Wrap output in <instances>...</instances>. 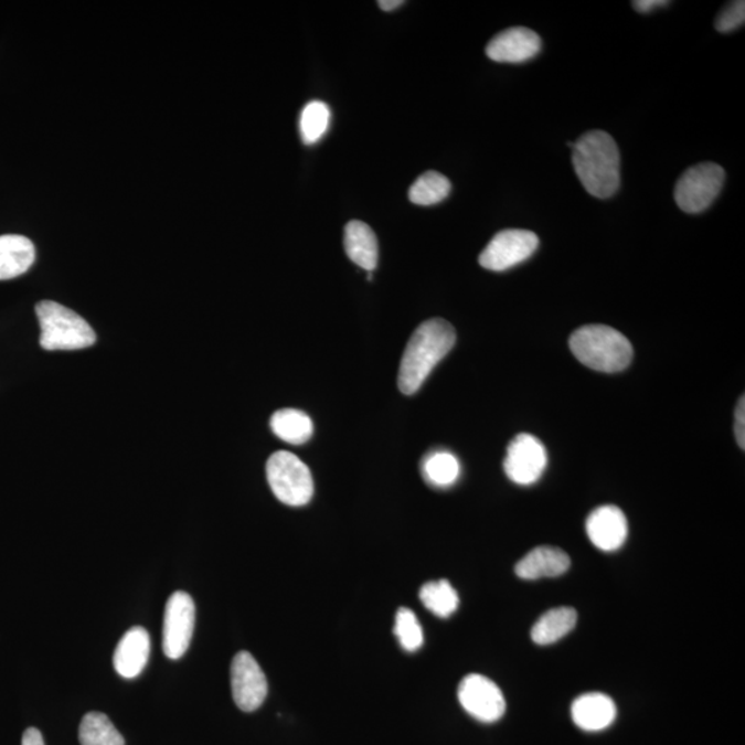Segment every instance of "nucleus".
I'll use <instances>...</instances> for the list:
<instances>
[{"instance_id": "obj_1", "label": "nucleus", "mask_w": 745, "mask_h": 745, "mask_svg": "<svg viewBox=\"0 0 745 745\" xmlns=\"http://www.w3.org/2000/svg\"><path fill=\"white\" fill-rule=\"evenodd\" d=\"M456 344V330L444 319L434 318L418 326L403 352L397 386L402 394L413 395L441 359Z\"/></svg>"}, {"instance_id": "obj_2", "label": "nucleus", "mask_w": 745, "mask_h": 745, "mask_svg": "<svg viewBox=\"0 0 745 745\" xmlns=\"http://www.w3.org/2000/svg\"><path fill=\"white\" fill-rule=\"evenodd\" d=\"M572 162L585 191L607 199L620 187V152L606 131H588L574 142Z\"/></svg>"}, {"instance_id": "obj_3", "label": "nucleus", "mask_w": 745, "mask_h": 745, "mask_svg": "<svg viewBox=\"0 0 745 745\" xmlns=\"http://www.w3.org/2000/svg\"><path fill=\"white\" fill-rule=\"evenodd\" d=\"M568 347L579 362L602 373L622 372L634 356L627 337L605 324H587L577 329L571 336Z\"/></svg>"}, {"instance_id": "obj_4", "label": "nucleus", "mask_w": 745, "mask_h": 745, "mask_svg": "<svg viewBox=\"0 0 745 745\" xmlns=\"http://www.w3.org/2000/svg\"><path fill=\"white\" fill-rule=\"evenodd\" d=\"M41 347L46 351H76L96 344L97 337L85 319L55 301L36 304Z\"/></svg>"}, {"instance_id": "obj_5", "label": "nucleus", "mask_w": 745, "mask_h": 745, "mask_svg": "<svg viewBox=\"0 0 745 745\" xmlns=\"http://www.w3.org/2000/svg\"><path fill=\"white\" fill-rule=\"evenodd\" d=\"M267 479L276 499L286 505L301 507L312 499L311 471L290 451H276L268 458Z\"/></svg>"}, {"instance_id": "obj_6", "label": "nucleus", "mask_w": 745, "mask_h": 745, "mask_svg": "<svg viewBox=\"0 0 745 745\" xmlns=\"http://www.w3.org/2000/svg\"><path fill=\"white\" fill-rule=\"evenodd\" d=\"M725 182V170L716 163H700L688 169L678 180L675 201L684 213L698 214L709 209Z\"/></svg>"}, {"instance_id": "obj_7", "label": "nucleus", "mask_w": 745, "mask_h": 745, "mask_svg": "<svg viewBox=\"0 0 745 745\" xmlns=\"http://www.w3.org/2000/svg\"><path fill=\"white\" fill-rule=\"evenodd\" d=\"M539 236L526 230H505L499 232L480 253L479 264L485 269L507 270L526 262L538 251Z\"/></svg>"}, {"instance_id": "obj_8", "label": "nucleus", "mask_w": 745, "mask_h": 745, "mask_svg": "<svg viewBox=\"0 0 745 745\" xmlns=\"http://www.w3.org/2000/svg\"><path fill=\"white\" fill-rule=\"evenodd\" d=\"M195 628V604L190 594L177 590L166 604L163 618V651L170 660H179L190 648Z\"/></svg>"}, {"instance_id": "obj_9", "label": "nucleus", "mask_w": 745, "mask_h": 745, "mask_svg": "<svg viewBox=\"0 0 745 745\" xmlns=\"http://www.w3.org/2000/svg\"><path fill=\"white\" fill-rule=\"evenodd\" d=\"M549 464L543 441L530 434H519L507 447L504 471L513 483L530 486L538 482Z\"/></svg>"}, {"instance_id": "obj_10", "label": "nucleus", "mask_w": 745, "mask_h": 745, "mask_svg": "<svg viewBox=\"0 0 745 745\" xmlns=\"http://www.w3.org/2000/svg\"><path fill=\"white\" fill-rule=\"evenodd\" d=\"M458 701L469 715L483 723H493L505 714V699L491 679L471 673L458 687Z\"/></svg>"}, {"instance_id": "obj_11", "label": "nucleus", "mask_w": 745, "mask_h": 745, "mask_svg": "<svg viewBox=\"0 0 745 745\" xmlns=\"http://www.w3.org/2000/svg\"><path fill=\"white\" fill-rule=\"evenodd\" d=\"M231 688L237 709L245 712L258 710L267 698V678L248 651H240L232 660Z\"/></svg>"}, {"instance_id": "obj_12", "label": "nucleus", "mask_w": 745, "mask_h": 745, "mask_svg": "<svg viewBox=\"0 0 745 745\" xmlns=\"http://www.w3.org/2000/svg\"><path fill=\"white\" fill-rule=\"evenodd\" d=\"M541 39L526 26H512L496 35L486 46V55L496 63L519 64L535 57Z\"/></svg>"}, {"instance_id": "obj_13", "label": "nucleus", "mask_w": 745, "mask_h": 745, "mask_svg": "<svg viewBox=\"0 0 745 745\" xmlns=\"http://www.w3.org/2000/svg\"><path fill=\"white\" fill-rule=\"evenodd\" d=\"M585 530L590 543L605 552L620 550L628 538L627 518L616 505L596 508L589 513Z\"/></svg>"}, {"instance_id": "obj_14", "label": "nucleus", "mask_w": 745, "mask_h": 745, "mask_svg": "<svg viewBox=\"0 0 745 745\" xmlns=\"http://www.w3.org/2000/svg\"><path fill=\"white\" fill-rule=\"evenodd\" d=\"M151 653V638L146 628L132 627L116 646L114 667L120 677L132 679L146 668Z\"/></svg>"}, {"instance_id": "obj_15", "label": "nucleus", "mask_w": 745, "mask_h": 745, "mask_svg": "<svg viewBox=\"0 0 745 745\" xmlns=\"http://www.w3.org/2000/svg\"><path fill=\"white\" fill-rule=\"evenodd\" d=\"M617 706L609 695L585 693L572 705V720L585 732H600L616 721Z\"/></svg>"}, {"instance_id": "obj_16", "label": "nucleus", "mask_w": 745, "mask_h": 745, "mask_svg": "<svg viewBox=\"0 0 745 745\" xmlns=\"http://www.w3.org/2000/svg\"><path fill=\"white\" fill-rule=\"evenodd\" d=\"M571 557L556 546H538L517 563L519 578L539 579L562 576L571 567Z\"/></svg>"}, {"instance_id": "obj_17", "label": "nucleus", "mask_w": 745, "mask_h": 745, "mask_svg": "<svg viewBox=\"0 0 745 745\" xmlns=\"http://www.w3.org/2000/svg\"><path fill=\"white\" fill-rule=\"evenodd\" d=\"M344 247L347 256L358 267L373 273L379 263V242L372 228L362 221L353 220L345 225Z\"/></svg>"}, {"instance_id": "obj_18", "label": "nucleus", "mask_w": 745, "mask_h": 745, "mask_svg": "<svg viewBox=\"0 0 745 745\" xmlns=\"http://www.w3.org/2000/svg\"><path fill=\"white\" fill-rule=\"evenodd\" d=\"M33 243L22 235L0 236V280L14 279L25 274L35 263Z\"/></svg>"}, {"instance_id": "obj_19", "label": "nucleus", "mask_w": 745, "mask_h": 745, "mask_svg": "<svg viewBox=\"0 0 745 745\" xmlns=\"http://www.w3.org/2000/svg\"><path fill=\"white\" fill-rule=\"evenodd\" d=\"M577 624V613L572 607H556L544 613L532 628L534 643L546 646L557 642L573 631Z\"/></svg>"}, {"instance_id": "obj_20", "label": "nucleus", "mask_w": 745, "mask_h": 745, "mask_svg": "<svg viewBox=\"0 0 745 745\" xmlns=\"http://www.w3.org/2000/svg\"><path fill=\"white\" fill-rule=\"evenodd\" d=\"M270 429L290 445L307 444L313 434L312 419L297 408H281L270 417Z\"/></svg>"}, {"instance_id": "obj_21", "label": "nucleus", "mask_w": 745, "mask_h": 745, "mask_svg": "<svg viewBox=\"0 0 745 745\" xmlns=\"http://www.w3.org/2000/svg\"><path fill=\"white\" fill-rule=\"evenodd\" d=\"M82 745H125V738L109 717L102 712H88L81 722Z\"/></svg>"}, {"instance_id": "obj_22", "label": "nucleus", "mask_w": 745, "mask_h": 745, "mask_svg": "<svg viewBox=\"0 0 745 745\" xmlns=\"http://www.w3.org/2000/svg\"><path fill=\"white\" fill-rule=\"evenodd\" d=\"M461 467L457 457L450 451L430 453L423 462V475L429 485L436 488H449L460 478Z\"/></svg>"}, {"instance_id": "obj_23", "label": "nucleus", "mask_w": 745, "mask_h": 745, "mask_svg": "<svg viewBox=\"0 0 745 745\" xmlns=\"http://www.w3.org/2000/svg\"><path fill=\"white\" fill-rule=\"evenodd\" d=\"M451 191V182L438 171L429 170L419 175L408 190V199L418 206H433L445 201Z\"/></svg>"}, {"instance_id": "obj_24", "label": "nucleus", "mask_w": 745, "mask_h": 745, "mask_svg": "<svg viewBox=\"0 0 745 745\" xmlns=\"http://www.w3.org/2000/svg\"><path fill=\"white\" fill-rule=\"evenodd\" d=\"M419 600L430 613L441 618L450 617L460 605L457 590L447 579L424 584L419 589Z\"/></svg>"}, {"instance_id": "obj_25", "label": "nucleus", "mask_w": 745, "mask_h": 745, "mask_svg": "<svg viewBox=\"0 0 745 745\" xmlns=\"http://www.w3.org/2000/svg\"><path fill=\"white\" fill-rule=\"evenodd\" d=\"M330 108L322 102H311L304 107L300 115V135L304 143L312 146L328 131Z\"/></svg>"}, {"instance_id": "obj_26", "label": "nucleus", "mask_w": 745, "mask_h": 745, "mask_svg": "<svg viewBox=\"0 0 745 745\" xmlns=\"http://www.w3.org/2000/svg\"><path fill=\"white\" fill-rule=\"evenodd\" d=\"M394 632L403 649L416 651L422 648L424 642L422 624L418 622L413 610L407 607H401L397 610Z\"/></svg>"}, {"instance_id": "obj_27", "label": "nucleus", "mask_w": 745, "mask_h": 745, "mask_svg": "<svg viewBox=\"0 0 745 745\" xmlns=\"http://www.w3.org/2000/svg\"><path fill=\"white\" fill-rule=\"evenodd\" d=\"M745 21V2L743 0H737V2H732L723 9L720 15L716 17L715 28L716 31L722 33L732 32L742 26Z\"/></svg>"}, {"instance_id": "obj_28", "label": "nucleus", "mask_w": 745, "mask_h": 745, "mask_svg": "<svg viewBox=\"0 0 745 745\" xmlns=\"http://www.w3.org/2000/svg\"><path fill=\"white\" fill-rule=\"evenodd\" d=\"M734 434H736L737 444L744 450L745 447V403L744 396L737 403L736 422H734Z\"/></svg>"}, {"instance_id": "obj_29", "label": "nucleus", "mask_w": 745, "mask_h": 745, "mask_svg": "<svg viewBox=\"0 0 745 745\" xmlns=\"http://www.w3.org/2000/svg\"><path fill=\"white\" fill-rule=\"evenodd\" d=\"M667 4H670V2H666V0H637V2H632L634 9L639 13H649V11Z\"/></svg>"}, {"instance_id": "obj_30", "label": "nucleus", "mask_w": 745, "mask_h": 745, "mask_svg": "<svg viewBox=\"0 0 745 745\" xmlns=\"http://www.w3.org/2000/svg\"><path fill=\"white\" fill-rule=\"evenodd\" d=\"M22 745H44L42 733L35 727L26 728L22 736Z\"/></svg>"}, {"instance_id": "obj_31", "label": "nucleus", "mask_w": 745, "mask_h": 745, "mask_svg": "<svg viewBox=\"0 0 745 745\" xmlns=\"http://www.w3.org/2000/svg\"><path fill=\"white\" fill-rule=\"evenodd\" d=\"M403 3H405L403 2V0H381V2H379V6L381 10L392 11L400 8V6H402Z\"/></svg>"}]
</instances>
